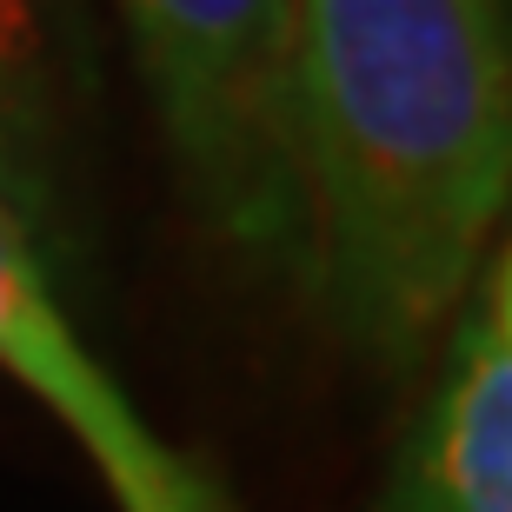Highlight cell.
I'll list each match as a JSON object with an SVG mask.
<instances>
[{
	"mask_svg": "<svg viewBox=\"0 0 512 512\" xmlns=\"http://www.w3.org/2000/svg\"><path fill=\"white\" fill-rule=\"evenodd\" d=\"M306 260L366 360L413 373L499 247L506 0H293Z\"/></svg>",
	"mask_w": 512,
	"mask_h": 512,
	"instance_id": "1",
	"label": "cell"
},
{
	"mask_svg": "<svg viewBox=\"0 0 512 512\" xmlns=\"http://www.w3.org/2000/svg\"><path fill=\"white\" fill-rule=\"evenodd\" d=\"M187 193L233 247L306 260L293 0H120Z\"/></svg>",
	"mask_w": 512,
	"mask_h": 512,
	"instance_id": "2",
	"label": "cell"
},
{
	"mask_svg": "<svg viewBox=\"0 0 512 512\" xmlns=\"http://www.w3.org/2000/svg\"><path fill=\"white\" fill-rule=\"evenodd\" d=\"M373 512H512V253L479 260Z\"/></svg>",
	"mask_w": 512,
	"mask_h": 512,
	"instance_id": "3",
	"label": "cell"
},
{
	"mask_svg": "<svg viewBox=\"0 0 512 512\" xmlns=\"http://www.w3.org/2000/svg\"><path fill=\"white\" fill-rule=\"evenodd\" d=\"M0 373L20 380L67 433L87 446L120 512H160L193 459L153 439V426L133 413L120 380L87 353L67 306L54 300L47 260L34 247V227L0 200Z\"/></svg>",
	"mask_w": 512,
	"mask_h": 512,
	"instance_id": "4",
	"label": "cell"
},
{
	"mask_svg": "<svg viewBox=\"0 0 512 512\" xmlns=\"http://www.w3.org/2000/svg\"><path fill=\"white\" fill-rule=\"evenodd\" d=\"M54 60L40 0H0V200L40 227L47 220V107Z\"/></svg>",
	"mask_w": 512,
	"mask_h": 512,
	"instance_id": "5",
	"label": "cell"
},
{
	"mask_svg": "<svg viewBox=\"0 0 512 512\" xmlns=\"http://www.w3.org/2000/svg\"><path fill=\"white\" fill-rule=\"evenodd\" d=\"M160 512H240V506L227 499V486H220V479H213L207 466H187V479H180V493H173Z\"/></svg>",
	"mask_w": 512,
	"mask_h": 512,
	"instance_id": "6",
	"label": "cell"
}]
</instances>
